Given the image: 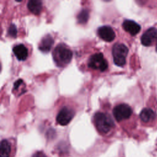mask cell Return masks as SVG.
<instances>
[{"label":"cell","instance_id":"1","mask_svg":"<svg viewBox=\"0 0 157 157\" xmlns=\"http://www.w3.org/2000/svg\"><path fill=\"white\" fill-rule=\"evenodd\" d=\"M72 52L65 44H58L53 52V59L57 66L63 67L70 63L72 58Z\"/></svg>","mask_w":157,"mask_h":157},{"label":"cell","instance_id":"2","mask_svg":"<svg viewBox=\"0 0 157 157\" xmlns=\"http://www.w3.org/2000/svg\"><path fill=\"white\" fill-rule=\"evenodd\" d=\"M93 119L97 129L101 133L106 134L114 127L113 121L109 115L105 113H96Z\"/></svg>","mask_w":157,"mask_h":157},{"label":"cell","instance_id":"3","mask_svg":"<svg viewBox=\"0 0 157 157\" xmlns=\"http://www.w3.org/2000/svg\"><path fill=\"white\" fill-rule=\"evenodd\" d=\"M128 53V47L123 44H115L112 48L114 63L118 66H123L126 63V57Z\"/></svg>","mask_w":157,"mask_h":157},{"label":"cell","instance_id":"4","mask_svg":"<svg viewBox=\"0 0 157 157\" xmlns=\"http://www.w3.org/2000/svg\"><path fill=\"white\" fill-rule=\"evenodd\" d=\"M88 66L91 69L103 72L107 69L108 63L102 53H95L89 58Z\"/></svg>","mask_w":157,"mask_h":157},{"label":"cell","instance_id":"5","mask_svg":"<svg viewBox=\"0 0 157 157\" xmlns=\"http://www.w3.org/2000/svg\"><path fill=\"white\" fill-rule=\"evenodd\" d=\"M132 113V109L126 104H118L113 109V115L118 121L128 119L131 117Z\"/></svg>","mask_w":157,"mask_h":157},{"label":"cell","instance_id":"6","mask_svg":"<svg viewBox=\"0 0 157 157\" xmlns=\"http://www.w3.org/2000/svg\"><path fill=\"white\" fill-rule=\"evenodd\" d=\"M74 115V111L72 109L64 107L59 111L56 116V121L60 125L66 126L70 123Z\"/></svg>","mask_w":157,"mask_h":157},{"label":"cell","instance_id":"7","mask_svg":"<svg viewBox=\"0 0 157 157\" xmlns=\"http://www.w3.org/2000/svg\"><path fill=\"white\" fill-rule=\"evenodd\" d=\"M157 39V29L155 28H148L141 37V43L144 46H150L153 42Z\"/></svg>","mask_w":157,"mask_h":157},{"label":"cell","instance_id":"8","mask_svg":"<svg viewBox=\"0 0 157 157\" xmlns=\"http://www.w3.org/2000/svg\"><path fill=\"white\" fill-rule=\"evenodd\" d=\"M98 34L100 38L106 42H112L115 37L113 29L109 26H102L98 29Z\"/></svg>","mask_w":157,"mask_h":157},{"label":"cell","instance_id":"9","mask_svg":"<svg viewBox=\"0 0 157 157\" xmlns=\"http://www.w3.org/2000/svg\"><path fill=\"white\" fill-rule=\"evenodd\" d=\"M123 28L124 29L132 36H135L140 31V26L131 20H126L123 23Z\"/></svg>","mask_w":157,"mask_h":157},{"label":"cell","instance_id":"10","mask_svg":"<svg viewBox=\"0 0 157 157\" xmlns=\"http://www.w3.org/2000/svg\"><path fill=\"white\" fill-rule=\"evenodd\" d=\"M53 42V39L51 35L47 34L42 39L39 45V49L44 53H47L50 50Z\"/></svg>","mask_w":157,"mask_h":157},{"label":"cell","instance_id":"11","mask_svg":"<svg viewBox=\"0 0 157 157\" xmlns=\"http://www.w3.org/2000/svg\"><path fill=\"white\" fill-rule=\"evenodd\" d=\"M13 52L19 61L25 60L28 56V50L23 44H18L13 48Z\"/></svg>","mask_w":157,"mask_h":157},{"label":"cell","instance_id":"12","mask_svg":"<svg viewBox=\"0 0 157 157\" xmlns=\"http://www.w3.org/2000/svg\"><path fill=\"white\" fill-rule=\"evenodd\" d=\"M155 117V112L150 108H144L140 113V118L145 123L153 120Z\"/></svg>","mask_w":157,"mask_h":157},{"label":"cell","instance_id":"13","mask_svg":"<svg viewBox=\"0 0 157 157\" xmlns=\"http://www.w3.org/2000/svg\"><path fill=\"white\" fill-rule=\"evenodd\" d=\"M42 4L40 1L30 0L28 2V8L31 12L35 15H39L42 10Z\"/></svg>","mask_w":157,"mask_h":157},{"label":"cell","instance_id":"14","mask_svg":"<svg viewBox=\"0 0 157 157\" xmlns=\"http://www.w3.org/2000/svg\"><path fill=\"white\" fill-rule=\"evenodd\" d=\"M10 144L7 140H2L1 142L0 148V156L1 157H9L10 153Z\"/></svg>","mask_w":157,"mask_h":157},{"label":"cell","instance_id":"15","mask_svg":"<svg viewBox=\"0 0 157 157\" xmlns=\"http://www.w3.org/2000/svg\"><path fill=\"white\" fill-rule=\"evenodd\" d=\"M89 18V12L86 9L82 10L77 15L78 22L80 24H85L87 22Z\"/></svg>","mask_w":157,"mask_h":157},{"label":"cell","instance_id":"16","mask_svg":"<svg viewBox=\"0 0 157 157\" xmlns=\"http://www.w3.org/2000/svg\"><path fill=\"white\" fill-rule=\"evenodd\" d=\"M8 34L12 37H16L17 34V29L15 25L12 24L8 29Z\"/></svg>","mask_w":157,"mask_h":157},{"label":"cell","instance_id":"17","mask_svg":"<svg viewBox=\"0 0 157 157\" xmlns=\"http://www.w3.org/2000/svg\"><path fill=\"white\" fill-rule=\"evenodd\" d=\"M21 83H23V80L18 79V80H17L13 84V89L17 90L18 88V86H20L21 85Z\"/></svg>","mask_w":157,"mask_h":157},{"label":"cell","instance_id":"18","mask_svg":"<svg viewBox=\"0 0 157 157\" xmlns=\"http://www.w3.org/2000/svg\"><path fill=\"white\" fill-rule=\"evenodd\" d=\"M32 157H47L45 155L42 151H37L35 153Z\"/></svg>","mask_w":157,"mask_h":157},{"label":"cell","instance_id":"19","mask_svg":"<svg viewBox=\"0 0 157 157\" xmlns=\"http://www.w3.org/2000/svg\"><path fill=\"white\" fill-rule=\"evenodd\" d=\"M156 51L157 52V42H156Z\"/></svg>","mask_w":157,"mask_h":157}]
</instances>
